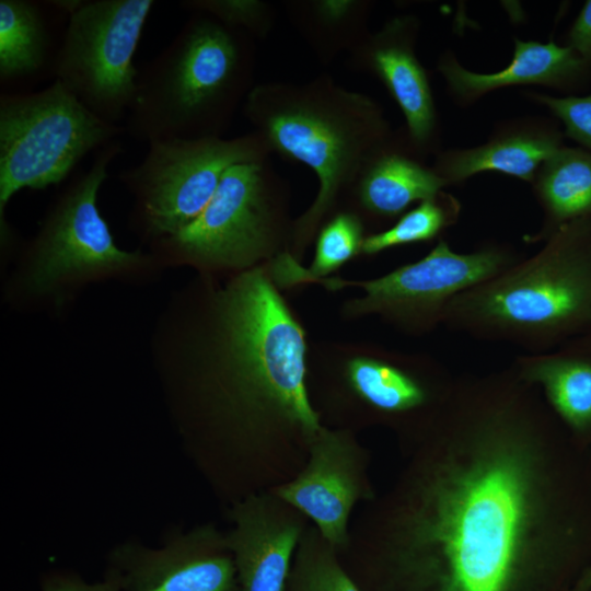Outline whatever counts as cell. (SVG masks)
Wrapping results in <instances>:
<instances>
[{"label": "cell", "instance_id": "obj_1", "mask_svg": "<svg viewBox=\"0 0 591 591\" xmlns=\"http://www.w3.org/2000/svg\"><path fill=\"white\" fill-rule=\"evenodd\" d=\"M370 544L383 591H576L591 456L512 367L456 376L410 438Z\"/></svg>", "mask_w": 591, "mask_h": 591}, {"label": "cell", "instance_id": "obj_2", "mask_svg": "<svg viewBox=\"0 0 591 591\" xmlns=\"http://www.w3.org/2000/svg\"><path fill=\"white\" fill-rule=\"evenodd\" d=\"M207 417L258 452L303 448L322 430L306 387V339L268 263L209 296L192 347Z\"/></svg>", "mask_w": 591, "mask_h": 591}, {"label": "cell", "instance_id": "obj_3", "mask_svg": "<svg viewBox=\"0 0 591 591\" xmlns=\"http://www.w3.org/2000/svg\"><path fill=\"white\" fill-rule=\"evenodd\" d=\"M244 114L273 153L316 175L315 199L292 224L289 252L300 256L370 160L391 143L389 123L374 100L326 73L304 83L256 84Z\"/></svg>", "mask_w": 591, "mask_h": 591}, {"label": "cell", "instance_id": "obj_4", "mask_svg": "<svg viewBox=\"0 0 591 591\" xmlns=\"http://www.w3.org/2000/svg\"><path fill=\"white\" fill-rule=\"evenodd\" d=\"M442 323L532 354L590 331L591 218L561 225L531 258L454 297Z\"/></svg>", "mask_w": 591, "mask_h": 591}, {"label": "cell", "instance_id": "obj_5", "mask_svg": "<svg viewBox=\"0 0 591 591\" xmlns=\"http://www.w3.org/2000/svg\"><path fill=\"white\" fill-rule=\"evenodd\" d=\"M254 67L250 34L195 12L139 69L125 132L147 142L222 137L254 88Z\"/></svg>", "mask_w": 591, "mask_h": 591}, {"label": "cell", "instance_id": "obj_6", "mask_svg": "<svg viewBox=\"0 0 591 591\" xmlns=\"http://www.w3.org/2000/svg\"><path fill=\"white\" fill-rule=\"evenodd\" d=\"M125 132L90 112L59 81L0 96V220L18 192L61 183L91 152Z\"/></svg>", "mask_w": 591, "mask_h": 591}, {"label": "cell", "instance_id": "obj_7", "mask_svg": "<svg viewBox=\"0 0 591 591\" xmlns=\"http://www.w3.org/2000/svg\"><path fill=\"white\" fill-rule=\"evenodd\" d=\"M286 192L268 160L235 164L200 216L160 245L200 267L243 271L268 263L289 251Z\"/></svg>", "mask_w": 591, "mask_h": 591}, {"label": "cell", "instance_id": "obj_8", "mask_svg": "<svg viewBox=\"0 0 591 591\" xmlns=\"http://www.w3.org/2000/svg\"><path fill=\"white\" fill-rule=\"evenodd\" d=\"M148 146L142 161L123 170L118 179L135 195V221L142 233L159 241L200 216L231 166L273 153L254 130L230 139H159Z\"/></svg>", "mask_w": 591, "mask_h": 591}, {"label": "cell", "instance_id": "obj_9", "mask_svg": "<svg viewBox=\"0 0 591 591\" xmlns=\"http://www.w3.org/2000/svg\"><path fill=\"white\" fill-rule=\"evenodd\" d=\"M152 0H81L68 15L53 73L101 119L120 125L134 102V63Z\"/></svg>", "mask_w": 591, "mask_h": 591}, {"label": "cell", "instance_id": "obj_10", "mask_svg": "<svg viewBox=\"0 0 591 591\" xmlns=\"http://www.w3.org/2000/svg\"><path fill=\"white\" fill-rule=\"evenodd\" d=\"M121 152L112 141L100 149L92 164L68 185L46 217L28 250L27 283L45 293L97 275L137 267L144 257L119 248L97 208V195L108 167Z\"/></svg>", "mask_w": 591, "mask_h": 591}, {"label": "cell", "instance_id": "obj_11", "mask_svg": "<svg viewBox=\"0 0 591 591\" xmlns=\"http://www.w3.org/2000/svg\"><path fill=\"white\" fill-rule=\"evenodd\" d=\"M518 262L510 251L488 246L459 254L439 243L419 260L364 281L321 278L328 290L357 287L364 296L347 302L350 316L378 314L412 333H424L442 323L450 301L461 292L498 275Z\"/></svg>", "mask_w": 591, "mask_h": 591}, {"label": "cell", "instance_id": "obj_12", "mask_svg": "<svg viewBox=\"0 0 591 591\" xmlns=\"http://www.w3.org/2000/svg\"><path fill=\"white\" fill-rule=\"evenodd\" d=\"M306 454L303 468L271 493L309 518L334 548H345L352 508L374 498L367 477V454L348 431L325 427Z\"/></svg>", "mask_w": 591, "mask_h": 591}, {"label": "cell", "instance_id": "obj_13", "mask_svg": "<svg viewBox=\"0 0 591 591\" xmlns=\"http://www.w3.org/2000/svg\"><path fill=\"white\" fill-rule=\"evenodd\" d=\"M348 387L374 415L410 436L449 396L456 376L428 358L358 350L344 366Z\"/></svg>", "mask_w": 591, "mask_h": 591}, {"label": "cell", "instance_id": "obj_14", "mask_svg": "<svg viewBox=\"0 0 591 591\" xmlns=\"http://www.w3.org/2000/svg\"><path fill=\"white\" fill-rule=\"evenodd\" d=\"M124 591H240L225 536L204 525L181 534L163 547L126 544L116 551Z\"/></svg>", "mask_w": 591, "mask_h": 591}, {"label": "cell", "instance_id": "obj_15", "mask_svg": "<svg viewBox=\"0 0 591 591\" xmlns=\"http://www.w3.org/2000/svg\"><path fill=\"white\" fill-rule=\"evenodd\" d=\"M225 535L240 591H285L299 542L303 515L273 493L252 494L231 512Z\"/></svg>", "mask_w": 591, "mask_h": 591}, {"label": "cell", "instance_id": "obj_16", "mask_svg": "<svg viewBox=\"0 0 591 591\" xmlns=\"http://www.w3.org/2000/svg\"><path fill=\"white\" fill-rule=\"evenodd\" d=\"M417 31L415 18H394L350 51V62L383 83L403 112L412 147L425 151L436 135L437 113L428 76L414 51Z\"/></svg>", "mask_w": 591, "mask_h": 591}, {"label": "cell", "instance_id": "obj_17", "mask_svg": "<svg viewBox=\"0 0 591 591\" xmlns=\"http://www.w3.org/2000/svg\"><path fill=\"white\" fill-rule=\"evenodd\" d=\"M535 386L567 433L591 456V329L511 366Z\"/></svg>", "mask_w": 591, "mask_h": 591}, {"label": "cell", "instance_id": "obj_18", "mask_svg": "<svg viewBox=\"0 0 591 591\" xmlns=\"http://www.w3.org/2000/svg\"><path fill=\"white\" fill-rule=\"evenodd\" d=\"M439 70L450 90L463 102H472L493 90L525 84H541L575 90L588 82L591 67L568 45L554 40L514 39L510 63L493 73H476L463 68L454 58L444 57Z\"/></svg>", "mask_w": 591, "mask_h": 591}, {"label": "cell", "instance_id": "obj_19", "mask_svg": "<svg viewBox=\"0 0 591 591\" xmlns=\"http://www.w3.org/2000/svg\"><path fill=\"white\" fill-rule=\"evenodd\" d=\"M561 134L551 127L507 131L489 142L439 157L434 171L449 183L483 172H498L533 182L536 170L563 147Z\"/></svg>", "mask_w": 591, "mask_h": 591}, {"label": "cell", "instance_id": "obj_20", "mask_svg": "<svg viewBox=\"0 0 591 591\" xmlns=\"http://www.w3.org/2000/svg\"><path fill=\"white\" fill-rule=\"evenodd\" d=\"M445 185V179L434 170L390 143L366 165L350 195L369 216L391 219L415 201L438 197Z\"/></svg>", "mask_w": 591, "mask_h": 591}, {"label": "cell", "instance_id": "obj_21", "mask_svg": "<svg viewBox=\"0 0 591 591\" xmlns=\"http://www.w3.org/2000/svg\"><path fill=\"white\" fill-rule=\"evenodd\" d=\"M534 181L546 215L544 237L566 223L591 218V151L563 146Z\"/></svg>", "mask_w": 591, "mask_h": 591}, {"label": "cell", "instance_id": "obj_22", "mask_svg": "<svg viewBox=\"0 0 591 591\" xmlns=\"http://www.w3.org/2000/svg\"><path fill=\"white\" fill-rule=\"evenodd\" d=\"M43 3L0 0L1 84L39 74L49 62L51 36Z\"/></svg>", "mask_w": 591, "mask_h": 591}, {"label": "cell", "instance_id": "obj_23", "mask_svg": "<svg viewBox=\"0 0 591 591\" xmlns=\"http://www.w3.org/2000/svg\"><path fill=\"white\" fill-rule=\"evenodd\" d=\"M286 7L298 32L324 61L350 53L370 34L366 1L304 0L289 1Z\"/></svg>", "mask_w": 591, "mask_h": 591}, {"label": "cell", "instance_id": "obj_24", "mask_svg": "<svg viewBox=\"0 0 591 591\" xmlns=\"http://www.w3.org/2000/svg\"><path fill=\"white\" fill-rule=\"evenodd\" d=\"M364 237L360 216L355 211H338L320 228L309 268H303L289 251H285L268 263L271 276L282 287L326 278L361 253Z\"/></svg>", "mask_w": 591, "mask_h": 591}, {"label": "cell", "instance_id": "obj_25", "mask_svg": "<svg viewBox=\"0 0 591 591\" xmlns=\"http://www.w3.org/2000/svg\"><path fill=\"white\" fill-rule=\"evenodd\" d=\"M459 210L456 200L441 193L419 202L389 229L367 235L361 253L374 255L390 247L430 241L454 222Z\"/></svg>", "mask_w": 591, "mask_h": 591}, {"label": "cell", "instance_id": "obj_26", "mask_svg": "<svg viewBox=\"0 0 591 591\" xmlns=\"http://www.w3.org/2000/svg\"><path fill=\"white\" fill-rule=\"evenodd\" d=\"M336 552L315 526L305 530L294 555L293 591H360L339 565Z\"/></svg>", "mask_w": 591, "mask_h": 591}, {"label": "cell", "instance_id": "obj_27", "mask_svg": "<svg viewBox=\"0 0 591 591\" xmlns=\"http://www.w3.org/2000/svg\"><path fill=\"white\" fill-rule=\"evenodd\" d=\"M181 7L212 16L224 25L264 38L274 24V11L258 0H189Z\"/></svg>", "mask_w": 591, "mask_h": 591}, {"label": "cell", "instance_id": "obj_28", "mask_svg": "<svg viewBox=\"0 0 591 591\" xmlns=\"http://www.w3.org/2000/svg\"><path fill=\"white\" fill-rule=\"evenodd\" d=\"M532 99L548 107L559 118L568 138L591 151V94L563 97L533 94Z\"/></svg>", "mask_w": 591, "mask_h": 591}, {"label": "cell", "instance_id": "obj_29", "mask_svg": "<svg viewBox=\"0 0 591 591\" xmlns=\"http://www.w3.org/2000/svg\"><path fill=\"white\" fill-rule=\"evenodd\" d=\"M591 67V0H587L575 19L567 44Z\"/></svg>", "mask_w": 591, "mask_h": 591}, {"label": "cell", "instance_id": "obj_30", "mask_svg": "<svg viewBox=\"0 0 591 591\" xmlns=\"http://www.w3.org/2000/svg\"><path fill=\"white\" fill-rule=\"evenodd\" d=\"M44 591H121V589L118 579L113 575L104 582L95 584L71 579H59L46 584Z\"/></svg>", "mask_w": 591, "mask_h": 591}, {"label": "cell", "instance_id": "obj_31", "mask_svg": "<svg viewBox=\"0 0 591 591\" xmlns=\"http://www.w3.org/2000/svg\"><path fill=\"white\" fill-rule=\"evenodd\" d=\"M576 591H591V570L586 576Z\"/></svg>", "mask_w": 591, "mask_h": 591}]
</instances>
